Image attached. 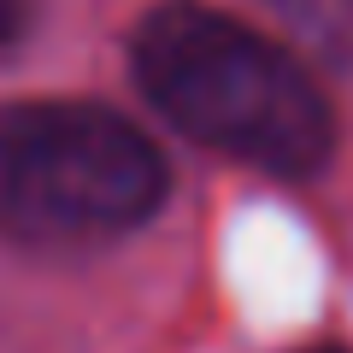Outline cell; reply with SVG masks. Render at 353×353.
<instances>
[{
    "mask_svg": "<svg viewBox=\"0 0 353 353\" xmlns=\"http://www.w3.org/2000/svg\"><path fill=\"white\" fill-rule=\"evenodd\" d=\"M148 101L201 148L271 176H312L330 159V106L301 59L241 18L171 0L130 41Z\"/></svg>",
    "mask_w": 353,
    "mask_h": 353,
    "instance_id": "1",
    "label": "cell"
},
{
    "mask_svg": "<svg viewBox=\"0 0 353 353\" xmlns=\"http://www.w3.org/2000/svg\"><path fill=\"white\" fill-rule=\"evenodd\" d=\"M165 201V159L130 118L88 101L0 106V236L88 248L148 224Z\"/></svg>",
    "mask_w": 353,
    "mask_h": 353,
    "instance_id": "2",
    "label": "cell"
},
{
    "mask_svg": "<svg viewBox=\"0 0 353 353\" xmlns=\"http://www.w3.org/2000/svg\"><path fill=\"white\" fill-rule=\"evenodd\" d=\"M18 24H24V0H0V41L12 36Z\"/></svg>",
    "mask_w": 353,
    "mask_h": 353,
    "instance_id": "3",
    "label": "cell"
},
{
    "mask_svg": "<svg viewBox=\"0 0 353 353\" xmlns=\"http://www.w3.org/2000/svg\"><path fill=\"white\" fill-rule=\"evenodd\" d=\"M306 353H341V347H306Z\"/></svg>",
    "mask_w": 353,
    "mask_h": 353,
    "instance_id": "4",
    "label": "cell"
}]
</instances>
